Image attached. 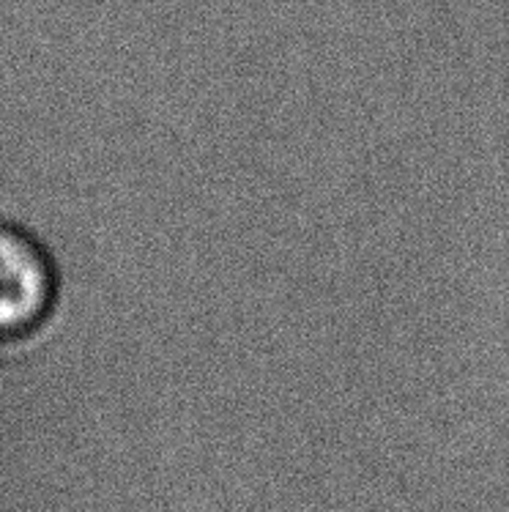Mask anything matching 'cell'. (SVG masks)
Here are the masks:
<instances>
[{
    "label": "cell",
    "mask_w": 509,
    "mask_h": 512,
    "mask_svg": "<svg viewBox=\"0 0 509 512\" xmlns=\"http://www.w3.org/2000/svg\"><path fill=\"white\" fill-rule=\"evenodd\" d=\"M55 272L42 244L0 222V343L36 332L50 315Z\"/></svg>",
    "instance_id": "1"
}]
</instances>
